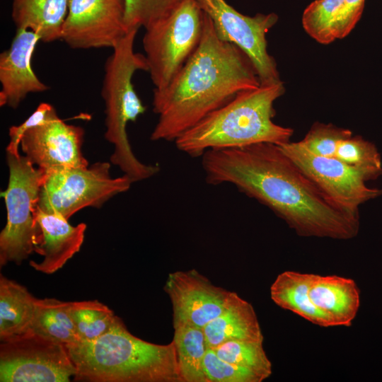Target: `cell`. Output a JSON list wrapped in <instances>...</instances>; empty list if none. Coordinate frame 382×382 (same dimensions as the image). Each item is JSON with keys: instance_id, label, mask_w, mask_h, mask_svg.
<instances>
[{"instance_id": "cell-28", "label": "cell", "mask_w": 382, "mask_h": 382, "mask_svg": "<svg viewBox=\"0 0 382 382\" xmlns=\"http://www.w3.org/2000/svg\"><path fill=\"white\" fill-rule=\"evenodd\" d=\"M204 369L208 382H262L267 378L260 372L221 359L209 347L204 359Z\"/></svg>"}, {"instance_id": "cell-23", "label": "cell", "mask_w": 382, "mask_h": 382, "mask_svg": "<svg viewBox=\"0 0 382 382\" xmlns=\"http://www.w3.org/2000/svg\"><path fill=\"white\" fill-rule=\"evenodd\" d=\"M173 328L172 341L182 382H208L204 369V359L208 346L203 330L192 325Z\"/></svg>"}, {"instance_id": "cell-2", "label": "cell", "mask_w": 382, "mask_h": 382, "mask_svg": "<svg viewBox=\"0 0 382 382\" xmlns=\"http://www.w3.org/2000/svg\"><path fill=\"white\" fill-rule=\"evenodd\" d=\"M260 85L247 55L220 40L204 13L197 50L163 89H154L152 106L158 119L150 139L174 141L238 93Z\"/></svg>"}, {"instance_id": "cell-30", "label": "cell", "mask_w": 382, "mask_h": 382, "mask_svg": "<svg viewBox=\"0 0 382 382\" xmlns=\"http://www.w3.org/2000/svg\"><path fill=\"white\" fill-rule=\"evenodd\" d=\"M351 136L348 129L317 122L299 142L313 154L333 158L340 141Z\"/></svg>"}, {"instance_id": "cell-31", "label": "cell", "mask_w": 382, "mask_h": 382, "mask_svg": "<svg viewBox=\"0 0 382 382\" xmlns=\"http://www.w3.org/2000/svg\"><path fill=\"white\" fill-rule=\"evenodd\" d=\"M58 117L54 106L47 103H41L35 110L21 124L13 125L8 129L9 142L6 146V153L19 156L20 144L26 131Z\"/></svg>"}, {"instance_id": "cell-11", "label": "cell", "mask_w": 382, "mask_h": 382, "mask_svg": "<svg viewBox=\"0 0 382 382\" xmlns=\"http://www.w3.org/2000/svg\"><path fill=\"white\" fill-rule=\"evenodd\" d=\"M340 210L359 217L362 204L382 195V189L366 185L365 175L336 158L313 154L298 142L279 145Z\"/></svg>"}, {"instance_id": "cell-9", "label": "cell", "mask_w": 382, "mask_h": 382, "mask_svg": "<svg viewBox=\"0 0 382 382\" xmlns=\"http://www.w3.org/2000/svg\"><path fill=\"white\" fill-rule=\"evenodd\" d=\"M76 373L63 343L32 331L1 340V382H69Z\"/></svg>"}, {"instance_id": "cell-22", "label": "cell", "mask_w": 382, "mask_h": 382, "mask_svg": "<svg viewBox=\"0 0 382 382\" xmlns=\"http://www.w3.org/2000/svg\"><path fill=\"white\" fill-rule=\"evenodd\" d=\"M71 301L54 298L37 299L28 331L64 345L79 341L70 313Z\"/></svg>"}, {"instance_id": "cell-17", "label": "cell", "mask_w": 382, "mask_h": 382, "mask_svg": "<svg viewBox=\"0 0 382 382\" xmlns=\"http://www.w3.org/2000/svg\"><path fill=\"white\" fill-rule=\"evenodd\" d=\"M309 295L334 327L351 326L360 307V291L351 278L313 274Z\"/></svg>"}, {"instance_id": "cell-5", "label": "cell", "mask_w": 382, "mask_h": 382, "mask_svg": "<svg viewBox=\"0 0 382 382\" xmlns=\"http://www.w3.org/2000/svg\"><path fill=\"white\" fill-rule=\"evenodd\" d=\"M138 30H129L112 49L105 64L101 90L105 115L104 137L114 146L110 161L134 183L146 180L160 170L158 165L146 164L137 158L127 132L128 123L135 122L146 110L132 82L135 72L149 70L144 54L134 49Z\"/></svg>"}, {"instance_id": "cell-20", "label": "cell", "mask_w": 382, "mask_h": 382, "mask_svg": "<svg viewBox=\"0 0 382 382\" xmlns=\"http://www.w3.org/2000/svg\"><path fill=\"white\" fill-rule=\"evenodd\" d=\"M310 273L284 271L270 286V297L279 307L289 311L308 322L324 328L334 327L332 321L312 302L309 286Z\"/></svg>"}, {"instance_id": "cell-26", "label": "cell", "mask_w": 382, "mask_h": 382, "mask_svg": "<svg viewBox=\"0 0 382 382\" xmlns=\"http://www.w3.org/2000/svg\"><path fill=\"white\" fill-rule=\"evenodd\" d=\"M222 359L260 372L269 378L272 363L263 348V341L231 340L213 349Z\"/></svg>"}, {"instance_id": "cell-8", "label": "cell", "mask_w": 382, "mask_h": 382, "mask_svg": "<svg viewBox=\"0 0 382 382\" xmlns=\"http://www.w3.org/2000/svg\"><path fill=\"white\" fill-rule=\"evenodd\" d=\"M110 169V163L99 161L86 168L44 171L37 207L68 220L83 208H100L110 198L128 191L134 183L125 174L112 178Z\"/></svg>"}, {"instance_id": "cell-10", "label": "cell", "mask_w": 382, "mask_h": 382, "mask_svg": "<svg viewBox=\"0 0 382 382\" xmlns=\"http://www.w3.org/2000/svg\"><path fill=\"white\" fill-rule=\"evenodd\" d=\"M212 22L217 37L240 48L249 58L260 84L280 81L274 59L267 52L266 34L278 21L274 13L248 16L226 0H197Z\"/></svg>"}, {"instance_id": "cell-27", "label": "cell", "mask_w": 382, "mask_h": 382, "mask_svg": "<svg viewBox=\"0 0 382 382\" xmlns=\"http://www.w3.org/2000/svg\"><path fill=\"white\" fill-rule=\"evenodd\" d=\"M344 1L315 0L311 3L302 16V25L305 31L319 43L329 44L334 41L332 27Z\"/></svg>"}, {"instance_id": "cell-24", "label": "cell", "mask_w": 382, "mask_h": 382, "mask_svg": "<svg viewBox=\"0 0 382 382\" xmlns=\"http://www.w3.org/2000/svg\"><path fill=\"white\" fill-rule=\"evenodd\" d=\"M70 313L80 340L98 338L107 332L118 317L97 301H71Z\"/></svg>"}, {"instance_id": "cell-6", "label": "cell", "mask_w": 382, "mask_h": 382, "mask_svg": "<svg viewBox=\"0 0 382 382\" xmlns=\"http://www.w3.org/2000/svg\"><path fill=\"white\" fill-rule=\"evenodd\" d=\"M8 182L1 192L6 209V224L0 233V265H19L39 243L40 230L35 209L44 175L25 156L6 153Z\"/></svg>"}, {"instance_id": "cell-7", "label": "cell", "mask_w": 382, "mask_h": 382, "mask_svg": "<svg viewBox=\"0 0 382 382\" xmlns=\"http://www.w3.org/2000/svg\"><path fill=\"white\" fill-rule=\"evenodd\" d=\"M204 12L197 0H182L168 13L145 28L142 39L154 89L169 85L197 50Z\"/></svg>"}, {"instance_id": "cell-1", "label": "cell", "mask_w": 382, "mask_h": 382, "mask_svg": "<svg viewBox=\"0 0 382 382\" xmlns=\"http://www.w3.org/2000/svg\"><path fill=\"white\" fill-rule=\"evenodd\" d=\"M206 182L231 184L267 207L300 236L348 240L359 218L335 207L279 145L210 149L202 156Z\"/></svg>"}, {"instance_id": "cell-3", "label": "cell", "mask_w": 382, "mask_h": 382, "mask_svg": "<svg viewBox=\"0 0 382 382\" xmlns=\"http://www.w3.org/2000/svg\"><path fill=\"white\" fill-rule=\"evenodd\" d=\"M77 381L91 382H182L173 341L158 345L132 335L118 317L93 340L65 345Z\"/></svg>"}, {"instance_id": "cell-15", "label": "cell", "mask_w": 382, "mask_h": 382, "mask_svg": "<svg viewBox=\"0 0 382 382\" xmlns=\"http://www.w3.org/2000/svg\"><path fill=\"white\" fill-rule=\"evenodd\" d=\"M37 34L17 29L8 49L0 54V105L17 108L30 93H41L50 87L35 74L32 58Z\"/></svg>"}, {"instance_id": "cell-4", "label": "cell", "mask_w": 382, "mask_h": 382, "mask_svg": "<svg viewBox=\"0 0 382 382\" xmlns=\"http://www.w3.org/2000/svg\"><path fill=\"white\" fill-rule=\"evenodd\" d=\"M280 81L238 93L210 112L175 141L176 148L192 158L210 149L238 148L258 143L282 145L293 129L275 124L274 103L283 95Z\"/></svg>"}, {"instance_id": "cell-12", "label": "cell", "mask_w": 382, "mask_h": 382, "mask_svg": "<svg viewBox=\"0 0 382 382\" xmlns=\"http://www.w3.org/2000/svg\"><path fill=\"white\" fill-rule=\"evenodd\" d=\"M123 0H70L62 40L76 50L112 49L128 32Z\"/></svg>"}, {"instance_id": "cell-25", "label": "cell", "mask_w": 382, "mask_h": 382, "mask_svg": "<svg viewBox=\"0 0 382 382\" xmlns=\"http://www.w3.org/2000/svg\"><path fill=\"white\" fill-rule=\"evenodd\" d=\"M334 158L362 173L367 180L382 175V161L376 146L360 136L340 141Z\"/></svg>"}, {"instance_id": "cell-19", "label": "cell", "mask_w": 382, "mask_h": 382, "mask_svg": "<svg viewBox=\"0 0 382 382\" xmlns=\"http://www.w3.org/2000/svg\"><path fill=\"white\" fill-rule=\"evenodd\" d=\"M209 348L231 340L263 341L253 306L238 295L216 318L202 329Z\"/></svg>"}, {"instance_id": "cell-21", "label": "cell", "mask_w": 382, "mask_h": 382, "mask_svg": "<svg viewBox=\"0 0 382 382\" xmlns=\"http://www.w3.org/2000/svg\"><path fill=\"white\" fill-rule=\"evenodd\" d=\"M36 298L23 285L0 276V340L29 330Z\"/></svg>"}, {"instance_id": "cell-29", "label": "cell", "mask_w": 382, "mask_h": 382, "mask_svg": "<svg viewBox=\"0 0 382 382\" xmlns=\"http://www.w3.org/2000/svg\"><path fill=\"white\" fill-rule=\"evenodd\" d=\"M182 0H123L127 30L146 28L168 13Z\"/></svg>"}, {"instance_id": "cell-18", "label": "cell", "mask_w": 382, "mask_h": 382, "mask_svg": "<svg viewBox=\"0 0 382 382\" xmlns=\"http://www.w3.org/2000/svg\"><path fill=\"white\" fill-rule=\"evenodd\" d=\"M69 1L13 0V21L17 29L33 31L42 42L61 40Z\"/></svg>"}, {"instance_id": "cell-14", "label": "cell", "mask_w": 382, "mask_h": 382, "mask_svg": "<svg viewBox=\"0 0 382 382\" xmlns=\"http://www.w3.org/2000/svg\"><path fill=\"white\" fill-rule=\"evenodd\" d=\"M84 130L59 117L26 131L20 148L37 168L47 171L64 168H86L82 153Z\"/></svg>"}, {"instance_id": "cell-32", "label": "cell", "mask_w": 382, "mask_h": 382, "mask_svg": "<svg viewBox=\"0 0 382 382\" xmlns=\"http://www.w3.org/2000/svg\"><path fill=\"white\" fill-rule=\"evenodd\" d=\"M365 0H345L335 21L332 33L334 40L345 37L359 20Z\"/></svg>"}, {"instance_id": "cell-16", "label": "cell", "mask_w": 382, "mask_h": 382, "mask_svg": "<svg viewBox=\"0 0 382 382\" xmlns=\"http://www.w3.org/2000/svg\"><path fill=\"white\" fill-rule=\"evenodd\" d=\"M35 219L40 238L35 252L43 257L40 262L30 261L36 271L51 274L61 269L78 253L84 241L86 224H70L64 216L46 213L36 207Z\"/></svg>"}, {"instance_id": "cell-13", "label": "cell", "mask_w": 382, "mask_h": 382, "mask_svg": "<svg viewBox=\"0 0 382 382\" xmlns=\"http://www.w3.org/2000/svg\"><path fill=\"white\" fill-rule=\"evenodd\" d=\"M164 291L172 304L173 328L192 325L203 329L238 296L213 284L195 270L170 273Z\"/></svg>"}]
</instances>
